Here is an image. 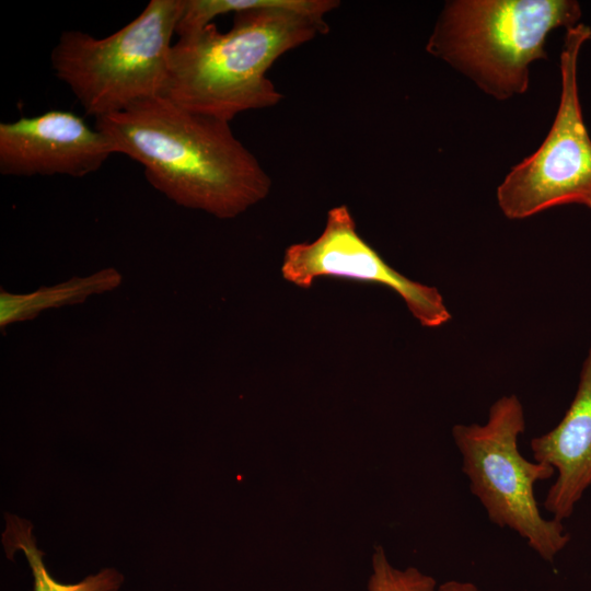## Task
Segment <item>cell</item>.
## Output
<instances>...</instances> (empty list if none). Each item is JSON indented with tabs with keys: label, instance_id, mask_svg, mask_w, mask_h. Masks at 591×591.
<instances>
[{
	"label": "cell",
	"instance_id": "12",
	"mask_svg": "<svg viewBox=\"0 0 591 591\" xmlns=\"http://www.w3.org/2000/svg\"><path fill=\"white\" fill-rule=\"evenodd\" d=\"M437 580L416 567L397 568L385 549L376 546L371 558L368 591H436Z\"/></svg>",
	"mask_w": 591,
	"mask_h": 591
},
{
	"label": "cell",
	"instance_id": "10",
	"mask_svg": "<svg viewBox=\"0 0 591 591\" xmlns=\"http://www.w3.org/2000/svg\"><path fill=\"white\" fill-rule=\"evenodd\" d=\"M121 280L115 268H104L85 277H72L54 286L39 287L30 293H10L1 288L0 328L32 320L47 309L82 303L91 296L114 290Z\"/></svg>",
	"mask_w": 591,
	"mask_h": 591
},
{
	"label": "cell",
	"instance_id": "4",
	"mask_svg": "<svg viewBox=\"0 0 591 591\" xmlns=\"http://www.w3.org/2000/svg\"><path fill=\"white\" fill-rule=\"evenodd\" d=\"M184 0H150L109 36L65 31L50 54L51 69L95 118L164 92L172 37Z\"/></svg>",
	"mask_w": 591,
	"mask_h": 591
},
{
	"label": "cell",
	"instance_id": "11",
	"mask_svg": "<svg viewBox=\"0 0 591 591\" xmlns=\"http://www.w3.org/2000/svg\"><path fill=\"white\" fill-rule=\"evenodd\" d=\"M32 524L16 515L7 517L3 532V545L9 558L16 551H22L30 565L34 591H118L124 576L114 568H104L76 583H61L47 570L43 561V552L37 547L32 533Z\"/></svg>",
	"mask_w": 591,
	"mask_h": 591
},
{
	"label": "cell",
	"instance_id": "7",
	"mask_svg": "<svg viewBox=\"0 0 591 591\" xmlns=\"http://www.w3.org/2000/svg\"><path fill=\"white\" fill-rule=\"evenodd\" d=\"M282 277L308 289L322 277L373 282L392 289L424 327L436 328L451 320L436 287L414 281L396 271L357 232L347 206L332 208L325 228L312 242L290 245L281 265Z\"/></svg>",
	"mask_w": 591,
	"mask_h": 591
},
{
	"label": "cell",
	"instance_id": "9",
	"mask_svg": "<svg viewBox=\"0 0 591 591\" xmlns=\"http://www.w3.org/2000/svg\"><path fill=\"white\" fill-rule=\"evenodd\" d=\"M530 448L533 460L555 470L544 509L563 522L591 486V344L568 409L553 429L534 437Z\"/></svg>",
	"mask_w": 591,
	"mask_h": 591
},
{
	"label": "cell",
	"instance_id": "3",
	"mask_svg": "<svg viewBox=\"0 0 591 591\" xmlns=\"http://www.w3.org/2000/svg\"><path fill=\"white\" fill-rule=\"evenodd\" d=\"M575 0H455L448 2L426 49L497 100L522 94L529 67L546 58L548 34L579 24Z\"/></svg>",
	"mask_w": 591,
	"mask_h": 591
},
{
	"label": "cell",
	"instance_id": "1",
	"mask_svg": "<svg viewBox=\"0 0 591 591\" xmlns=\"http://www.w3.org/2000/svg\"><path fill=\"white\" fill-rule=\"evenodd\" d=\"M95 127L117 154L138 162L151 186L178 206L229 219L270 190V177L230 123L162 95L95 118Z\"/></svg>",
	"mask_w": 591,
	"mask_h": 591
},
{
	"label": "cell",
	"instance_id": "13",
	"mask_svg": "<svg viewBox=\"0 0 591 591\" xmlns=\"http://www.w3.org/2000/svg\"><path fill=\"white\" fill-rule=\"evenodd\" d=\"M436 591H482L471 581L448 580L438 584Z\"/></svg>",
	"mask_w": 591,
	"mask_h": 591
},
{
	"label": "cell",
	"instance_id": "2",
	"mask_svg": "<svg viewBox=\"0 0 591 591\" xmlns=\"http://www.w3.org/2000/svg\"><path fill=\"white\" fill-rule=\"evenodd\" d=\"M233 25L215 23L173 43L162 96L195 113L230 123L277 105L282 94L267 77L283 54L328 32L337 0H237Z\"/></svg>",
	"mask_w": 591,
	"mask_h": 591
},
{
	"label": "cell",
	"instance_id": "5",
	"mask_svg": "<svg viewBox=\"0 0 591 591\" xmlns=\"http://www.w3.org/2000/svg\"><path fill=\"white\" fill-rule=\"evenodd\" d=\"M525 431L524 408L515 394L493 403L485 424H457L452 438L462 460L471 493L488 519L525 540L542 559L553 561L570 541L563 522L545 518L535 497V485L555 470L528 460L519 449Z\"/></svg>",
	"mask_w": 591,
	"mask_h": 591
},
{
	"label": "cell",
	"instance_id": "8",
	"mask_svg": "<svg viewBox=\"0 0 591 591\" xmlns=\"http://www.w3.org/2000/svg\"><path fill=\"white\" fill-rule=\"evenodd\" d=\"M117 151L96 127L73 112L50 109L0 124V173L9 176L83 177Z\"/></svg>",
	"mask_w": 591,
	"mask_h": 591
},
{
	"label": "cell",
	"instance_id": "6",
	"mask_svg": "<svg viewBox=\"0 0 591 591\" xmlns=\"http://www.w3.org/2000/svg\"><path fill=\"white\" fill-rule=\"evenodd\" d=\"M591 27L567 30L560 53L561 90L554 123L540 148L517 164L497 189L503 215L525 219L546 209L577 204L591 209V138L578 90V58Z\"/></svg>",
	"mask_w": 591,
	"mask_h": 591
}]
</instances>
